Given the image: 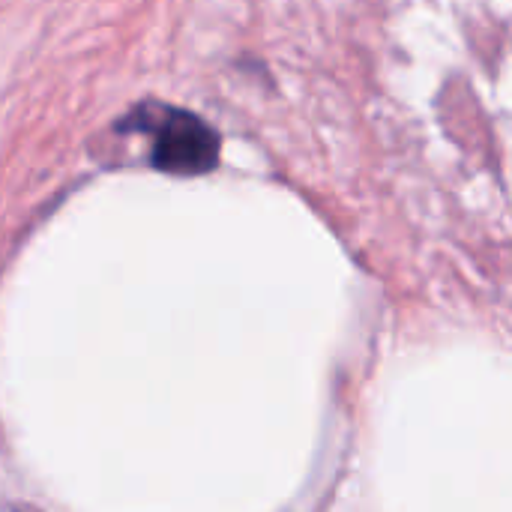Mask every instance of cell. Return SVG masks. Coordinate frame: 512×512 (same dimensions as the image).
Returning a JSON list of instances; mask_svg holds the SVG:
<instances>
[{
	"instance_id": "1",
	"label": "cell",
	"mask_w": 512,
	"mask_h": 512,
	"mask_svg": "<svg viewBox=\"0 0 512 512\" xmlns=\"http://www.w3.org/2000/svg\"><path fill=\"white\" fill-rule=\"evenodd\" d=\"M132 129L150 135V162L165 174L195 177L213 171L219 162V135L198 114L162 102H144L126 120Z\"/></svg>"
}]
</instances>
